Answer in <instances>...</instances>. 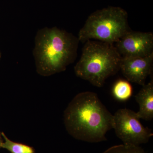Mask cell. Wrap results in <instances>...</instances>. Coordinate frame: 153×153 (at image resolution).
I'll return each instance as SVG.
<instances>
[{
  "mask_svg": "<svg viewBox=\"0 0 153 153\" xmlns=\"http://www.w3.org/2000/svg\"><path fill=\"white\" fill-rule=\"evenodd\" d=\"M102 153H147L140 146L121 144L111 147Z\"/></svg>",
  "mask_w": 153,
  "mask_h": 153,
  "instance_id": "cell-11",
  "label": "cell"
},
{
  "mask_svg": "<svg viewBox=\"0 0 153 153\" xmlns=\"http://www.w3.org/2000/svg\"><path fill=\"white\" fill-rule=\"evenodd\" d=\"M153 53L146 57L122 59L120 70L128 81L144 86L152 71Z\"/></svg>",
  "mask_w": 153,
  "mask_h": 153,
  "instance_id": "cell-7",
  "label": "cell"
},
{
  "mask_svg": "<svg viewBox=\"0 0 153 153\" xmlns=\"http://www.w3.org/2000/svg\"><path fill=\"white\" fill-rule=\"evenodd\" d=\"M140 119L137 112L127 108L118 110L114 115L113 128L123 144L140 146L153 136L152 130L145 127Z\"/></svg>",
  "mask_w": 153,
  "mask_h": 153,
  "instance_id": "cell-5",
  "label": "cell"
},
{
  "mask_svg": "<svg viewBox=\"0 0 153 153\" xmlns=\"http://www.w3.org/2000/svg\"><path fill=\"white\" fill-rule=\"evenodd\" d=\"M2 142V141L1 140V137H0V148H1V144Z\"/></svg>",
  "mask_w": 153,
  "mask_h": 153,
  "instance_id": "cell-12",
  "label": "cell"
},
{
  "mask_svg": "<svg viewBox=\"0 0 153 153\" xmlns=\"http://www.w3.org/2000/svg\"><path fill=\"white\" fill-rule=\"evenodd\" d=\"M117 52L123 58L146 57L153 53V34L130 30L115 43Z\"/></svg>",
  "mask_w": 153,
  "mask_h": 153,
  "instance_id": "cell-6",
  "label": "cell"
},
{
  "mask_svg": "<svg viewBox=\"0 0 153 153\" xmlns=\"http://www.w3.org/2000/svg\"><path fill=\"white\" fill-rule=\"evenodd\" d=\"M1 133H0V137H1Z\"/></svg>",
  "mask_w": 153,
  "mask_h": 153,
  "instance_id": "cell-13",
  "label": "cell"
},
{
  "mask_svg": "<svg viewBox=\"0 0 153 153\" xmlns=\"http://www.w3.org/2000/svg\"><path fill=\"white\" fill-rule=\"evenodd\" d=\"M139 105L140 109L137 112L140 119L151 120L153 118V79L147 84H145L135 97Z\"/></svg>",
  "mask_w": 153,
  "mask_h": 153,
  "instance_id": "cell-8",
  "label": "cell"
},
{
  "mask_svg": "<svg viewBox=\"0 0 153 153\" xmlns=\"http://www.w3.org/2000/svg\"><path fill=\"white\" fill-rule=\"evenodd\" d=\"M112 92L115 98L119 101H125L131 97L133 88L128 80L120 79L115 83Z\"/></svg>",
  "mask_w": 153,
  "mask_h": 153,
  "instance_id": "cell-9",
  "label": "cell"
},
{
  "mask_svg": "<svg viewBox=\"0 0 153 153\" xmlns=\"http://www.w3.org/2000/svg\"><path fill=\"white\" fill-rule=\"evenodd\" d=\"M66 131L74 138L90 143L106 141L113 128V115L102 103L96 94L85 91L74 97L64 112Z\"/></svg>",
  "mask_w": 153,
  "mask_h": 153,
  "instance_id": "cell-1",
  "label": "cell"
},
{
  "mask_svg": "<svg viewBox=\"0 0 153 153\" xmlns=\"http://www.w3.org/2000/svg\"><path fill=\"white\" fill-rule=\"evenodd\" d=\"M1 52H0V58H1Z\"/></svg>",
  "mask_w": 153,
  "mask_h": 153,
  "instance_id": "cell-14",
  "label": "cell"
},
{
  "mask_svg": "<svg viewBox=\"0 0 153 153\" xmlns=\"http://www.w3.org/2000/svg\"><path fill=\"white\" fill-rule=\"evenodd\" d=\"M84 44L74 72L94 86L102 87L107 78L120 70L122 57L113 44L93 40Z\"/></svg>",
  "mask_w": 153,
  "mask_h": 153,
  "instance_id": "cell-3",
  "label": "cell"
},
{
  "mask_svg": "<svg viewBox=\"0 0 153 153\" xmlns=\"http://www.w3.org/2000/svg\"><path fill=\"white\" fill-rule=\"evenodd\" d=\"M130 30L126 11L120 7H109L91 14L77 38L82 43L94 40L114 44Z\"/></svg>",
  "mask_w": 153,
  "mask_h": 153,
  "instance_id": "cell-4",
  "label": "cell"
},
{
  "mask_svg": "<svg viewBox=\"0 0 153 153\" xmlns=\"http://www.w3.org/2000/svg\"><path fill=\"white\" fill-rule=\"evenodd\" d=\"M79 42L77 37L57 27L38 30L33 51L38 74L47 76L65 71L76 60Z\"/></svg>",
  "mask_w": 153,
  "mask_h": 153,
  "instance_id": "cell-2",
  "label": "cell"
},
{
  "mask_svg": "<svg viewBox=\"0 0 153 153\" xmlns=\"http://www.w3.org/2000/svg\"><path fill=\"white\" fill-rule=\"evenodd\" d=\"M4 141L1 144V148L5 149L11 153H35L32 147L22 143L15 142L9 139L4 132L1 133Z\"/></svg>",
  "mask_w": 153,
  "mask_h": 153,
  "instance_id": "cell-10",
  "label": "cell"
}]
</instances>
